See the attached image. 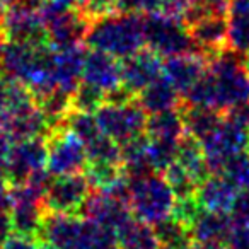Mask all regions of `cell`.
<instances>
[{
    "label": "cell",
    "instance_id": "obj_1",
    "mask_svg": "<svg viewBox=\"0 0 249 249\" xmlns=\"http://www.w3.org/2000/svg\"><path fill=\"white\" fill-rule=\"evenodd\" d=\"M84 43L118 60L145 48L143 16L132 12H113L90 22Z\"/></svg>",
    "mask_w": 249,
    "mask_h": 249
},
{
    "label": "cell",
    "instance_id": "obj_2",
    "mask_svg": "<svg viewBox=\"0 0 249 249\" xmlns=\"http://www.w3.org/2000/svg\"><path fill=\"white\" fill-rule=\"evenodd\" d=\"M143 39L147 48L157 53L160 58L188 53L200 55L183 19L164 11L143 16Z\"/></svg>",
    "mask_w": 249,
    "mask_h": 249
},
{
    "label": "cell",
    "instance_id": "obj_3",
    "mask_svg": "<svg viewBox=\"0 0 249 249\" xmlns=\"http://www.w3.org/2000/svg\"><path fill=\"white\" fill-rule=\"evenodd\" d=\"M130 210L137 220L154 225L173 215L176 195L160 173H150L130 181Z\"/></svg>",
    "mask_w": 249,
    "mask_h": 249
},
{
    "label": "cell",
    "instance_id": "obj_4",
    "mask_svg": "<svg viewBox=\"0 0 249 249\" xmlns=\"http://www.w3.org/2000/svg\"><path fill=\"white\" fill-rule=\"evenodd\" d=\"M213 82V106L222 111L249 101V75L242 67L241 53L227 48L208 63Z\"/></svg>",
    "mask_w": 249,
    "mask_h": 249
},
{
    "label": "cell",
    "instance_id": "obj_5",
    "mask_svg": "<svg viewBox=\"0 0 249 249\" xmlns=\"http://www.w3.org/2000/svg\"><path fill=\"white\" fill-rule=\"evenodd\" d=\"M48 147V162L46 169L53 176H69V174L86 173L89 157L86 143L67 126L53 128L46 135Z\"/></svg>",
    "mask_w": 249,
    "mask_h": 249
},
{
    "label": "cell",
    "instance_id": "obj_6",
    "mask_svg": "<svg viewBox=\"0 0 249 249\" xmlns=\"http://www.w3.org/2000/svg\"><path fill=\"white\" fill-rule=\"evenodd\" d=\"M48 33V43L52 48H69L86 39L90 21L77 7H65L45 2L39 11Z\"/></svg>",
    "mask_w": 249,
    "mask_h": 249
},
{
    "label": "cell",
    "instance_id": "obj_7",
    "mask_svg": "<svg viewBox=\"0 0 249 249\" xmlns=\"http://www.w3.org/2000/svg\"><path fill=\"white\" fill-rule=\"evenodd\" d=\"M96 118L101 130L120 145L140 133H145L149 114L143 111L139 101H133L121 106L104 103L96 111Z\"/></svg>",
    "mask_w": 249,
    "mask_h": 249
},
{
    "label": "cell",
    "instance_id": "obj_8",
    "mask_svg": "<svg viewBox=\"0 0 249 249\" xmlns=\"http://www.w3.org/2000/svg\"><path fill=\"white\" fill-rule=\"evenodd\" d=\"M212 174H218L229 157L249 150V130L224 118L217 128L201 140Z\"/></svg>",
    "mask_w": 249,
    "mask_h": 249
},
{
    "label": "cell",
    "instance_id": "obj_9",
    "mask_svg": "<svg viewBox=\"0 0 249 249\" xmlns=\"http://www.w3.org/2000/svg\"><path fill=\"white\" fill-rule=\"evenodd\" d=\"M90 191H92V186L86 173L55 176L45 193L43 205L46 212L80 215V210L89 198Z\"/></svg>",
    "mask_w": 249,
    "mask_h": 249
},
{
    "label": "cell",
    "instance_id": "obj_10",
    "mask_svg": "<svg viewBox=\"0 0 249 249\" xmlns=\"http://www.w3.org/2000/svg\"><path fill=\"white\" fill-rule=\"evenodd\" d=\"M46 162H48L46 137L18 140L14 142L4 174L11 184H21L26 183L36 171L45 169Z\"/></svg>",
    "mask_w": 249,
    "mask_h": 249
},
{
    "label": "cell",
    "instance_id": "obj_11",
    "mask_svg": "<svg viewBox=\"0 0 249 249\" xmlns=\"http://www.w3.org/2000/svg\"><path fill=\"white\" fill-rule=\"evenodd\" d=\"M186 28L196 45L198 53L207 60V63L213 62L229 48V28L225 14L205 16Z\"/></svg>",
    "mask_w": 249,
    "mask_h": 249
},
{
    "label": "cell",
    "instance_id": "obj_12",
    "mask_svg": "<svg viewBox=\"0 0 249 249\" xmlns=\"http://www.w3.org/2000/svg\"><path fill=\"white\" fill-rule=\"evenodd\" d=\"M80 217L120 231L133 218L130 205L104 190H92L80 210Z\"/></svg>",
    "mask_w": 249,
    "mask_h": 249
},
{
    "label": "cell",
    "instance_id": "obj_13",
    "mask_svg": "<svg viewBox=\"0 0 249 249\" xmlns=\"http://www.w3.org/2000/svg\"><path fill=\"white\" fill-rule=\"evenodd\" d=\"M120 65L121 84L135 94L162 75V58L147 46L120 60Z\"/></svg>",
    "mask_w": 249,
    "mask_h": 249
},
{
    "label": "cell",
    "instance_id": "obj_14",
    "mask_svg": "<svg viewBox=\"0 0 249 249\" xmlns=\"http://www.w3.org/2000/svg\"><path fill=\"white\" fill-rule=\"evenodd\" d=\"M84 229V217L46 212L38 239L56 249H77Z\"/></svg>",
    "mask_w": 249,
    "mask_h": 249
},
{
    "label": "cell",
    "instance_id": "obj_15",
    "mask_svg": "<svg viewBox=\"0 0 249 249\" xmlns=\"http://www.w3.org/2000/svg\"><path fill=\"white\" fill-rule=\"evenodd\" d=\"M2 38L35 46L50 45L48 33H46L41 14L18 7H11L9 11L7 19L4 22V29H2Z\"/></svg>",
    "mask_w": 249,
    "mask_h": 249
},
{
    "label": "cell",
    "instance_id": "obj_16",
    "mask_svg": "<svg viewBox=\"0 0 249 249\" xmlns=\"http://www.w3.org/2000/svg\"><path fill=\"white\" fill-rule=\"evenodd\" d=\"M207 69V60L196 53L169 56L162 60V75L176 87L181 96L186 94L203 77Z\"/></svg>",
    "mask_w": 249,
    "mask_h": 249
},
{
    "label": "cell",
    "instance_id": "obj_17",
    "mask_svg": "<svg viewBox=\"0 0 249 249\" xmlns=\"http://www.w3.org/2000/svg\"><path fill=\"white\" fill-rule=\"evenodd\" d=\"M82 80L107 92L121 84L120 60L99 50L89 48V52L86 53V62H84Z\"/></svg>",
    "mask_w": 249,
    "mask_h": 249
},
{
    "label": "cell",
    "instance_id": "obj_18",
    "mask_svg": "<svg viewBox=\"0 0 249 249\" xmlns=\"http://www.w3.org/2000/svg\"><path fill=\"white\" fill-rule=\"evenodd\" d=\"M237 193L239 188L224 174H210L198 184L195 196L205 210L231 213Z\"/></svg>",
    "mask_w": 249,
    "mask_h": 249
},
{
    "label": "cell",
    "instance_id": "obj_19",
    "mask_svg": "<svg viewBox=\"0 0 249 249\" xmlns=\"http://www.w3.org/2000/svg\"><path fill=\"white\" fill-rule=\"evenodd\" d=\"M86 50L80 45L69 48H53V72H55L56 86L73 92L75 87L82 82Z\"/></svg>",
    "mask_w": 249,
    "mask_h": 249
},
{
    "label": "cell",
    "instance_id": "obj_20",
    "mask_svg": "<svg viewBox=\"0 0 249 249\" xmlns=\"http://www.w3.org/2000/svg\"><path fill=\"white\" fill-rule=\"evenodd\" d=\"M183 118L184 133L195 137L201 142L205 140L218 124L224 121L225 114L215 106H201V104H190L181 99L178 106Z\"/></svg>",
    "mask_w": 249,
    "mask_h": 249
},
{
    "label": "cell",
    "instance_id": "obj_21",
    "mask_svg": "<svg viewBox=\"0 0 249 249\" xmlns=\"http://www.w3.org/2000/svg\"><path fill=\"white\" fill-rule=\"evenodd\" d=\"M137 101L147 114H154L178 107L181 103V94L166 77L160 75L137 94Z\"/></svg>",
    "mask_w": 249,
    "mask_h": 249
},
{
    "label": "cell",
    "instance_id": "obj_22",
    "mask_svg": "<svg viewBox=\"0 0 249 249\" xmlns=\"http://www.w3.org/2000/svg\"><path fill=\"white\" fill-rule=\"evenodd\" d=\"M234 224L235 222L231 213L203 210L191 224L190 231L195 241H213L225 244Z\"/></svg>",
    "mask_w": 249,
    "mask_h": 249
},
{
    "label": "cell",
    "instance_id": "obj_23",
    "mask_svg": "<svg viewBox=\"0 0 249 249\" xmlns=\"http://www.w3.org/2000/svg\"><path fill=\"white\" fill-rule=\"evenodd\" d=\"M229 48L237 53L249 52V0L227 2Z\"/></svg>",
    "mask_w": 249,
    "mask_h": 249
},
{
    "label": "cell",
    "instance_id": "obj_24",
    "mask_svg": "<svg viewBox=\"0 0 249 249\" xmlns=\"http://www.w3.org/2000/svg\"><path fill=\"white\" fill-rule=\"evenodd\" d=\"M176 162L179 164V166H183L198 184H200L201 181H205L212 174L201 142L198 139H195V137L188 135V133H184V135L178 140Z\"/></svg>",
    "mask_w": 249,
    "mask_h": 249
},
{
    "label": "cell",
    "instance_id": "obj_25",
    "mask_svg": "<svg viewBox=\"0 0 249 249\" xmlns=\"http://www.w3.org/2000/svg\"><path fill=\"white\" fill-rule=\"evenodd\" d=\"M118 248L121 249H159L152 225L135 217L118 231Z\"/></svg>",
    "mask_w": 249,
    "mask_h": 249
},
{
    "label": "cell",
    "instance_id": "obj_26",
    "mask_svg": "<svg viewBox=\"0 0 249 249\" xmlns=\"http://www.w3.org/2000/svg\"><path fill=\"white\" fill-rule=\"evenodd\" d=\"M147 135L150 139H169V140H179L184 135V124L183 118L178 107L159 113L149 114L147 118Z\"/></svg>",
    "mask_w": 249,
    "mask_h": 249
},
{
    "label": "cell",
    "instance_id": "obj_27",
    "mask_svg": "<svg viewBox=\"0 0 249 249\" xmlns=\"http://www.w3.org/2000/svg\"><path fill=\"white\" fill-rule=\"evenodd\" d=\"M156 237L159 241V246L169 249H188L191 242L195 241L191 231L188 225H184L181 220H178L174 215L162 218L152 225Z\"/></svg>",
    "mask_w": 249,
    "mask_h": 249
},
{
    "label": "cell",
    "instance_id": "obj_28",
    "mask_svg": "<svg viewBox=\"0 0 249 249\" xmlns=\"http://www.w3.org/2000/svg\"><path fill=\"white\" fill-rule=\"evenodd\" d=\"M77 249H118V232L89 218H84V229Z\"/></svg>",
    "mask_w": 249,
    "mask_h": 249
},
{
    "label": "cell",
    "instance_id": "obj_29",
    "mask_svg": "<svg viewBox=\"0 0 249 249\" xmlns=\"http://www.w3.org/2000/svg\"><path fill=\"white\" fill-rule=\"evenodd\" d=\"M86 176L89 179L92 190H107L113 184H116L123 174L121 162H109V160H97L89 162L86 169Z\"/></svg>",
    "mask_w": 249,
    "mask_h": 249
},
{
    "label": "cell",
    "instance_id": "obj_30",
    "mask_svg": "<svg viewBox=\"0 0 249 249\" xmlns=\"http://www.w3.org/2000/svg\"><path fill=\"white\" fill-rule=\"evenodd\" d=\"M178 157V140L169 139H150L147 149V160L156 173L162 174L169 166L176 162Z\"/></svg>",
    "mask_w": 249,
    "mask_h": 249
},
{
    "label": "cell",
    "instance_id": "obj_31",
    "mask_svg": "<svg viewBox=\"0 0 249 249\" xmlns=\"http://www.w3.org/2000/svg\"><path fill=\"white\" fill-rule=\"evenodd\" d=\"M65 126L72 130L84 143H89L96 140L99 135H103L99 123H97L96 113H80V111H72L65 121Z\"/></svg>",
    "mask_w": 249,
    "mask_h": 249
},
{
    "label": "cell",
    "instance_id": "obj_32",
    "mask_svg": "<svg viewBox=\"0 0 249 249\" xmlns=\"http://www.w3.org/2000/svg\"><path fill=\"white\" fill-rule=\"evenodd\" d=\"M106 101V92L99 87L80 82L72 92V111L80 113H96Z\"/></svg>",
    "mask_w": 249,
    "mask_h": 249
},
{
    "label": "cell",
    "instance_id": "obj_33",
    "mask_svg": "<svg viewBox=\"0 0 249 249\" xmlns=\"http://www.w3.org/2000/svg\"><path fill=\"white\" fill-rule=\"evenodd\" d=\"M162 176L166 178L169 186L173 188L174 195H176V200L178 198L195 196V193H196L198 183L191 178V174L178 162H174L173 166L167 167L162 173Z\"/></svg>",
    "mask_w": 249,
    "mask_h": 249
},
{
    "label": "cell",
    "instance_id": "obj_34",
    "mask_svg": "<svg viewBox=\"0 0 249 249\" xmlns=\"http://www.w3.org/2000/svg\"><path fill=\"white\" fill-rule=\"evenodd\" d=\"M218 174L229 178L239 190H249V150L229 157Z\"/></svg>",
    "mask_w": 249,
    "mask_h": 249
},
{
    "label": "cell",
    "instance_id": "obj_35",
    "mask_svg": "<svg viewBox=\"0 0 249 249\" xmlns=\"http://www.w3.org/2000/svg\"><path fill=\"white\" fill-rule=\"evenodd\" d=\"M89 162H97V160H109V162H121L120 145L114 142L106 133L99 135L96 140L89 142L86 145Z\"/></svg>",
    "mask_w": 249,
    "mask_h": 249
},
{
    "label": "cell",
    "instance_id": "obj_36",
    "mask_svg": "<svg viewBox=\"0 0 249 249\" xmlns=\"http://www.w3.org/2000/svg\"><path fill=\"white\" fill-rule=\"evenodd\" d=\"M205 208L200 205V201L196 200V196H186V198H178L176 205H174L173 215L181 220L184 225L191 227L195 220H196L198 215L203 212Z\"/></svg>",
    "mask_w": 249,
    "mask_h": 249
},
{
    "label": "cell",
    "instance_id": "obj_37",
    "mask_svg": "<svg viewBox=\"0 0 249 249\" xmlns=\"http://www.w3.org/2000/svg\"><path fill=\"white\" fill-rule=\"evenodd\" d=\"M116 11L145 16L162 11V0H116Z\"/></svg>",
    "mask_w": 249,
    "mask_h": 249
},
{
    "label": "cell",
    "instance_id": "obj_38",
    "mask_svg": "<svg viewBox=\"0 0 249 249\" xmlns=\"http://www.w3.org/2000/svg\"><path fill=\"white\" fill-rule=\"evenodd\" d=\"M231 215L235 224L249 225V190H239Z\"/></svg>",
    "mask_w": 249,
    "mask_h": 249
},
{
    "label": "cell",
    "instance_id": "obj_39",
    "mask_svg": "<svg viewBox=\"0 0 249 249\" xmlns=\"http://www.w3.org/2000/svg\"><path fill=\"white\" fill-rule=\"evenodd\" d=\"M227 249H249V225L234 224L227 241H225Z\"/></svg>",
    "mask_w": 249,
    "mask_h": 249
},
{
    "label": "cell",
    "instance_id": "obj_40",
    "mask_svg": "<svg viewBox=\"0 0 249 249\" xmlns=\"http://www.w3.org/2000/svg\"><path fill=\"white\" fill-rule=\"evenodd\" d=\"M38 246H39V239L14 232V234H11L5 239L2 248L4 249H38Z\"/></svg>",
    "mask_w": 249,
    "mask_h": 249
},
{
    "label": "cell",
    "instance_id": "obj_41",
    "mask_svg": "<svg viewBox=\"0 0 249 249\" xmlns=\"http://www.w3.org/2000/svg\"><path fill=\"white\" fill-rule=\"evenodd\" d=\"M224 114L227 120L234 121L239 126L249 130V101H244V103L229 107L227 111H224Z\"/></svg>",
    "mask_w": 249,
    "mask_h": 249
},
{
    "label": "cell",
    "instance_id": "obj_42",
    "mask_svg": "<svg viewBox=\"0 0 249 249\" xmlns=\"http://www.w3.org/2000/svg\"><path fill=\"white\" fill-rule=\"evenodd\" d=\"M12 147H14V140H12L4 130H0V173H4L5 167H7Z\"/></svg>",
    "mask_w": 249,
    "mask_h": 249
},
{
    "label": "cell",
    "instance_id": "obj_43",
    "mask_svg": "<svg viewBox=\"0 0 249 249\" xmlns=\"http://www.w3.org/2000/svg\"><path fill=\"white\" fill-rule=\"evenodd\" d=\"M198 0H162V11L167 12V14H174L179 16L186 11L190 5H193Z\"/></svg>",
    "mask_w": 249,
    "mask_h": 249
},
{
    "label": "cell",
    "instance_id": "obj_44",
    "mask_svg": "<svg viewBox=\"0 0 249 249\" xmlns=\"http://www.w3.org/2000/svg\"><path fill=\"white\" fill-rule=\"evenodd\" d=\"M11 234H14L11 212H9V208H2L0 210V244H4L5 239Z\"/></svg>",
    "mask_w": 249,
    "mask_h": 249
},
{
    "label": "cell",
    "instance_id": "obj_45",
    "mask_svg": "<svg viewBox=\"0 0 249 249\" xmlns=\"http://www.w3.org/2000/svg\"><path fill=\"white\" fill-rule=\"evenodd\" d=\"M9 94H11V79L0 73V116L5 113L9 106Z\"/></svg>",
    "mask_w": 249,
    "mask_h": 249
},
{
    "label": "cell",
    "instance_id": "obj_46",
    "mask_svg": "<svg viewBox=\"0 0 249 249\" xmlns=\"http://www.w3.org/2000/svg\"><path fill=\"white\" fill-rule=\"evenodd\" d=\"M11 186L4 173H0V210L11 207Z\"/></svg>",
    "mask_w": 249,
    "mask_h": 249
},
{
    "label": "cell",
    "instance_id": "obj_47",
    "mask_svg": "<svg viewBox=\"0 0 249 249\" xmlns=\"http://www.w3.org/2000/svg\"><path fill=\"white\" fill-rule=\"evenodd\" d=\"M188 249H227L225 244L222 242H213V241H193Z\"/></svg>",
    "mask_w": 249,
    "mask_h": 249
},
{
    "label": "cell",
    "instance_id": "obj_48",
    "mask_svg": "<svg viewBox=\"0 0 249 249\" xmlns=\"http://www.w3.org/2000/svg\"><path fill=\"white\" fill-rule=\"evenodd\" d=\"M14 0H0V36H2V29H4V22L7 19V14L11 11Z\"/></svg>",
    "mask_w": 249,
    "mask_h": 249
},
{
    "label": "cell",
    "instance_id": "obj_49",
    "mask_svg": "<svg viewBox=\"0 0 249 249\" xmlns=\"http://www.w3.org/2000/svg\"><path fill=\"white\" fill-rule=\"evenodd\" d=\"M50 4H56V5H65V7H75L77 0H45Z\"/></svg>",
    "mask_w": 249,
    "mask_h": 249
},
{
    "label": "cell",
    "instance_id": "obj_50",
    "mask_svg": "<svg viewBox=\"0 0 249 249\" xmlns=\"http://www.w3.org/2000/svg\"><path fill=\"white\" fill-rule=\"evenodd\" d=\"M241 60H242V67H244L246 73L249 75V52L241 53Z\"/></svg>",
    "mask_w": 249,
    "mask_h": 249
},
{
    "label": "cell",
    "instance_id": "obj_51",
    "mask_svg": "<svg viewBox=\"0 0 249 249\" xmlns=\"http://www.w3.org/2000/svg\"><path fill=\"white\" fill-rule=\"evenodd\" d=\"M38 249H56V248H53V246H52V244H48V242H43V241H39Z\"/></svg>",
    "mask_w": 249,
    "mask_h": 249
},
{
    "label": "cell",
    "instance_id": "obj_52",
    "mask_svg": "<svg viewBox=\"0 0 249 249\" xmlns=\"http://www.w3.org/2000/svg\"><path fill=\"white\" fill-rule=\"evenodd\" d=\"M159 249H169V248H164V246H159Z\"/></svg>",
    "mask_w": 249,
    "mask_h": 249
},
{
    "label": "cell",
    "instance_id": "obj_53",
    "mask_svg": "<svg viewBox=\"0 0 249 249\" xmlns=\"http://www.w3.org/2000/svg\"><path fill=\"white\" fill-rule=\"evenodd\" d=\"M0 249H4V248H2V244H0Z\"/></svg>",
    "mask_w": 249,
    "mask_h": 249
}]
</instances>
